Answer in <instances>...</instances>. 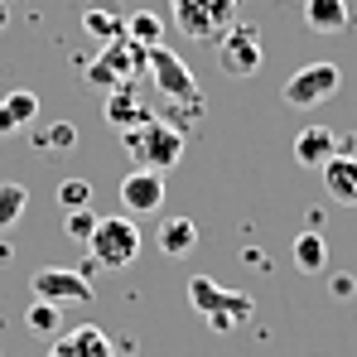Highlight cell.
<instances>
[{
	"label": "cell",
	"mask_w": 357,
	"mask_h": 357,
	"mask_svg": "<svg viewBox=\"0 0 357 357\" xmlns=\"http://www.w3.org/2000/svg\"><path fill=\"white\" fill-rule=\"evenodd\" d=\"M188 304L198 309V319L213 333H237L241 324L256 314V299L246 295V290H222L213 275H193L188 280Z\"/></svg>",
	"instance_id": "1"
},
{
	"label": "cell",
	"mask_w": 357,
	"mask_h": 357,
	"mask_svg": "<svg viewBox=\"0 0 357 357\" xmlns=\"http://www.w3.org/2000/svg\"><path fill=\"white\" fill-rule=\"evenodd\" d=\"M121 145H126V155L140 169H155V174L174 169L178 160H183V130L169 126L165 116H150V121H140V126H130V130H121Z\"/></svg>",
	"instance_id": "2"
},
{
	"label": "cell",
	"mask_w": 357,
	"mask_h": 357,
	"mask_svg": "<svg viewBox=\"0 0 357 357\" xmlns=\"http://www.w3.org/2000/svg\"><path fill=\"white\" fill-rule=\"evenodd\" d=\"M169 20L188 44H218L237 24V0H169Z\"/></svg>",
	"instance_id": "3"
},
{
	"label": "cell",
	"mask_w": 357,
	"mask_h": 357,
	"mask_svg": "<svg viewBox=\"0 0 357 357\" xmlns=\"http://www.w3.org/2000/svg\"><path fill=\"white\" fill-rule=\"evenodd\" d=\"M140 227L121 213V218H97V232L87 237L92 251V266H107V271H126L135 256H140Z\"/></svg>",
	"instance_id": "4"
},
{
	"label": "cell",
	"mask_w": 357,
	"mask_h": 357,
	"mask_svg": "<svg viewBox=\"0 0 357 357\" xmlns=\"http://www.w3.org/2000/svg\"><path fill=\"white\" fill-rule=\"evenodd\" d=\"M135 73H145V49L121 34V39H112V44L102 49V59L87 68V87L116 92V87H130V82H135Z\"/></svg>",
	"instance_id": "5"
},
{
	"label": "cell",
	"mask_w": 357,
	"mask_h": 357,
	"mask_svg": "<svg viewBox=\"0 0 357 357\" xmlns=\"http://www.w3.org/2000/svg\"><path fill=\"white\" fill-rule=\"evenodd\" d=\"M338 87H343L338 63H304L299 73H290V82H285V107H295V112H314V107L333 102Z\"/></svg>",
	"instance_id": "6"
},
{
	"label": "cell",
	"mask_w": 357,
	"mask_h": 357,
	"mask_svg": "<svg viewBox=\"0 0 357 357\" xmlns=\"http://www.w3.org/2000/svg\"><path fill=\"white\" fill-rule=\"evenodd\" d=\"M261 59H266V49H261V29L251 20H237L218 39V68H222V77H256Z\"/></svg>",
	"instance_id": "7"
},
{
	"label": "cell",
	"mask_w": 357,
	"mask_h": 357,
	"mask_svg": "<svg viewBox=\"0 0 357 357\" xmlns=\"http://www.w3.org/2000/svg\"><path fill=\"white\" fill-rule=\"evenodd\" d=\"M145 73H150V87H160L169 102H203V97H198V82H193V73H188V63L178 59L174 49H165V44L145 49Z\"/></svg>",
	"instance_id": "8"
},
{
	"label": "cell",
	"mask_w": 357,
	"mask_h": 357,
	"mask_svg": "<svg viewBox=\"0 0 357 357\" xmlns=\"http://www.w3.org/2000/svg\"><path fill=\"white\" fill-rule=\"evenodd\" d=\"M29 285H34V299H44V304H92V280L82 275V271H63V266H44V271H34L29 275Z\"/></svg>",
	"instance_id": "9"
},
{
	"label": "cell",
	"mask_w": 357,
	"mask_h": 357,
	"mask_svg": "<svg viewBox=\"0 0 357 357\" xmlns=\"http://www.w3.org/2000/svg\"><path fill=\"white\" fill-rule=\"evenodd\" d=\"M121 203L130 218H145V213H160L165 208V174L155 169H130L121 178Z\"/></svg>",
	"instance_id": "10"
},
{
	"label": "cell",
	"mask_w": 357,
	"mask_h": 357,
	"mask_svg": "<svg viewBox=\"0 0 357 357\" xmlns=\"http://www.w3.org/2000/svg\"><path fill=\"white\" fill-rule=\"evenodd\" d=\"M49 357H116V348L97 324H77V328H63L49 343Z\"/></svg>",
	"instance_id": "11"
},
{
	"label": "cell",
	"mask_w": 357,
	"mask_h": 357,
	"mask_svg": "<svg viewBox=\"0 0 357 357\" xmlns=\"http://www.w3.org/2000/svg\"><path fill=\"white\" fill-rule=\"evenodd\" d=\"M324 188H328V198H333V203L357 208V145H353V140H348V145L324 165Z\"/></svg>",
	"instance_id": "12"
},
{
	"label": "cell",
	"mask_w": 357,
	"mask_h": 357,
	"mask_svg": "<svg viewBox=\"0 0 357 357\" xmlns=\"http://www.w3.org/2000/svg\"><path fill=\"white\" fill-rule=\"evenodd\" d=\"M338 150H343V145H338V135H333V130H324V126H304V130L295 135V160L304 165V169H324Z\"/></svg>",
	"instance_id": "13"
},
{
	"label": "cell",
	"mask_w": 357,
	"mask_h": 357,
	"mask_svg": "<svg viewBox=\"0 0 357 357\" xmlns=\"http://www.w3.org/2000/svg\"><path fill=\"white\" fill-rule=\"evenodd\" d=\"M304 24L314 34H348L353 10H348V0H304Z\"/></svg>",
	"instance_id": "14"
},
{
	"label": "cell",
	"mask_w": 357,
	"mask_h": 357,
	"mask_svg": "<svg viewBox=\"0 0 357 357\" xmlns=\"http://www.w3.org/2000/svg\"><path fill=\"white\" fill-rule=\"evenodd\" d=\"M34 121H39V97L29 87H15V92L0 97V135H20Z\"/></svg>",
	"instance_id": "15"
},
{
	"label": "cell",
	"mask_w": 357,
	"mask_h": 357,
	"mask_svg": "<svg viewBox=\"0 0 357 357\" xmlns=\"http://www.w3.org/2000/svg\"><path fill=\"white\" fill-rule=\"evenodd\" d=\"M155 112L140 102V92H135V82L130 87H116L112 97H107V121L116 126V130H130V126H140V121H150Z\"/></svg>",
	"instance_id": "16"
},
{
	"label": "cell",
	"mask_w": 357,
	"mask_h": 357,
	"mask_svg": "<svg viewBox=\"0 0 357 357\" xmlns=\"http://www.w3.org/2000/svg\"><path fill=\"white\" fill-rule=\"evenodd\" d=\"M160 251L165 256H188L193 246H198V222L193 218H165V227H160Z\"/></svg>",
	"instance_id": "17"
},
{
	"label": "cell",
	"mask_w": 357,
	"mask_h": 357,
	"mask_svg": "<svg viewBox=\"0 0 357 357\" xmlns=\"http://www.w3.org/2000/svg\"><path fill=\"white\" fill-rule=\"evenodd\" d=\"M295 266L304 275H324L328 271V241H324V232H299L295 237Z\"/></svg>",
	"instance_id": "18"
},
{
	"label": "cell",
	"mask_w": 357,
	"mask_h": 357,
	"mask_svg": "<svg viewBox=\"0 0 357 357\" xmlns=\"http://www.w3.org/2000/svg\"><path fill=\"white\" fill-rule=\"evenodd\" d=\"M34 145L49 150V155H63L77 145V126L73 121H54V126H34Z\"/></svg>",
	"instance_id": "19"
},
{
	"label": "cell",
	"mask_w": 357,
	"mask_h": 357,
	"mask_svg": "<svg viewBox=\"0 0 357 357\" xmlns=\"http://www.w3.org/2000/svg\"><path fill=\"white\" fill-rule=\"evenodd\" d=\"M24 208H29V188L24 183H0V232L15 227L24 218Z\"/></svg>",
	"instance_id": "20"
},
{
	"label": "cell",
	"mask_w": 357,
	"mask_h": 357,
	"mask_svg": "<svg viewBox=\"0 0 357 357\" xmlns=\"http://www.w3.org/2000/svg\"><path fill=\"white\" fill-rule=\"evenodd\" d=\"M160 34H165V24H160L155 15H145V10L126 20V39H130V44H140V49H155V44H160Z\"/></svg>",
	"instance_id": "21"
},
{
	"label": "cell",
	"mask_w": 357,
	"mask_h": 357,
	"mask_svg": "<svg viewBox=\"0 0 357 357\" xmlns=\"http://www.w3.org/2000/svg\"><path fill=\"white\" fill-rule=\"evenodd\" d=\"M24 324H29V333H44V338H59V333H63L59 309H54V304H44V299H34V304H29Z\"/></svg>",
	"instance_id": "22"
},
{
	"label": "cell",
	"mask_w": 357,
	"mask_h": 357,
	"mask_svg": "<svg viewBox=\"0 0 357 357\" xmlns=\"http://www.w3.org/2000/svg\"><path fill=\"white\" fill-rule=\"evenodd\" d=\"M82 29H87L92 39H107V44H112V39H121V34H126V20L107 15V10H87V15H82Z\"/></svg>",
	"instance_id": "23"
},
{
	"label": "cell",
	"mask_w": 357,
	"mask_h": 357,
	"mask_svg": "<svg viewBox=\"0 0 357 357\" xmlns=\"http://www.w3.org/2000/svg\"><path fill=\"white\" fill-rule=\"evenodd\" d=\"M92 232H97V213H92V208H73V213H63V237H68V241H82V246H87Z\"/></svg>",
	"instance_id": "24"
},
{
	"label": "cell",
	"mask_w": 357,
	"mask_h": 357,
	"mask_svg": "<svg viewBox=\"0 0 357 357\" xmlns=\"http://www.w3.org/2000/svg\"><path fill=\"white\" fill-rule=\"evenodd\" d=\"M59 203H63V213L92 208V183H87V178H63L59 183Z\"/></svg>",
	"instance_id": "25"
},
{
	"label": "cell",
	"mask_w": 357,
	"mask_h": 357,
	"mask_svg": "<svg viewBox=\"0 0 357 357\" xmlns=\"http://www.w3.org/2000/svg\"><path fill=\"white\" fill-rule=\"evenodd\" d=\"M333 295H338V299L353 295V275H333Z\"/></svg>",
	"instance_id": "26"
},
{
	"label": "cell",
	"mask_w": 357,
	"mask_h": 357,
	"mask_svg": "<svg viewBox=\"0 0 357 357\" xmlns=\"http://www.w3.org/2000/svg\"><path fill=\"white\" fill-rule=\"evenodd\" d=\"M116 357H135V348H121V353Z\"/></svg>",
	"instance_id": "27"
},
{
	"label": "cell",
	"mask_w": 357,
	"mask_h": 357,
	"mask_svg": "<svg viewBox=\"0 0 357 357\" xmlns=\"http://www.w3.org/2000/svg\"><path fill=\"white\" fill-rule=\"evenodd\" d=\"M5 20H10V15H5V5H0V29H5Z\"/></svg>",
	"instance_id": "28"
},
{
	"label": "cell",
	"mask_w": 357,
	"mask_h": 357,
	"mask_svg": "<svg viewBox=\"0 0 357 357\" xmlns=\"http://www.w3.org/2000/svg\"><path fill=\"white\" fill-rule=\"evenodd\" d=\"M353 145H357V140H353Z\"/></svg>",
	"instance_id": "29"
}]
</instances>
